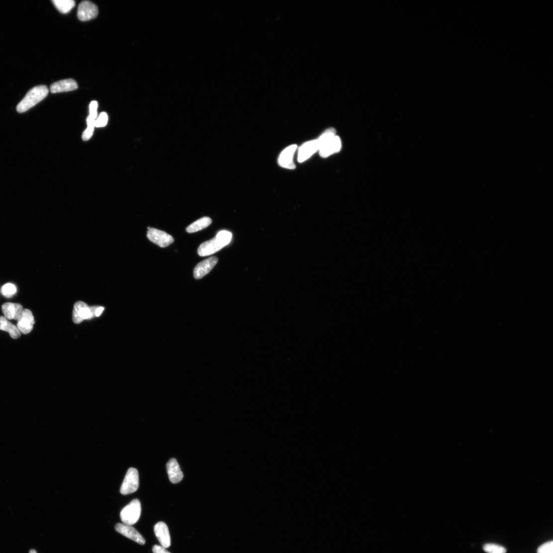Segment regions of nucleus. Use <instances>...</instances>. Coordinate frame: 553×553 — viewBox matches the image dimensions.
Instances as JSON below:
<instances>
[{
    "mask_svg": "<svg viewBox=\"0 0 553 553\" xmlns=\"http://www.w3.org/2000/svg\"><path fill=\"white\" fill-rule=\"evenodd\" d=\"M335 130L330 128L326 131L318 139L320 155L323 158L339 152L341 149V140L335 134Z\"/></svg>",
    "mask_w": 553,
    "mask_h": 553,
    "instance_id": "obj_1",
    "label": "nucleus"
},
{
    "mask_svg": "<svg viewBox=\"0 0 553 553\" xmlns=\"http://www.w3.org/2000/svg\"><path fill=\"white\" fill-rule=\"evenodd\" d=\"M49 89L46 86H35L30 90L24 99L17 105V111L24 113L43 100L48 95Z\"/></svg>",
    "mask_w": 553,
    "mask_h": 553,
    "instance_id": "obj_2",
    "label": "nucleus"
},
{
    "mask_svg": "<svg viewBox=\"0 0 553 553\" xmlns=\"http://www.w3.org/2000/svg\"><path fill=\"white\" fill-rule=\"evenodd\" d=\"M141 511L140 502L137 499H134L121 510L120 514L121 522L126 525H135L140 518Z\"/></svg>",
    "mask_w": 553,
    "mask_h": 553,
    "instance_id": "obj_3",
    "label": "nucleus"
},
{
    "mask_svg": "<svg viewBox=\"0 0 553 553\" xmlns=\"http://www.w3.org/2000/svg\"><path fill=\"white\" fill-rule=\"evenodd\" d=\"M98 308L97 306L89 307L82 301L77 302L73 311L74 323L79 324L84 320H90L96 317V311Z\"/></svg>",
    "mask_w": 553,
    "mask_h": 553,
    "instance_id": "obj_4",
    "label": "nucleus"
},
{
    "mask_svg": "<svg viewBox=\"0 0 553 553\" xmlns=\"http://www.w3.org/2000/svg\"><path fill=\"white\" fill-rule=\"evenodd\" d=\"M138 487V472L136 469L130 468L124 478L120 489V492L122 495H128L136 492Z\"/></svg>",
    "mask_w": 553,
    "mask_h": 553,
    "instance_id": "obj_5",
    "label": "nucleus"
},
{
    "mask_svg": "<svg viewBox=\"0 0 553 553\" xmlns=\"http://www.w3.org/2000/svg\"><path fill=\"white\" fill-rule=\"evenodd\" d=\"M229 243L217 235L211 240L204 242L198 248V254L202 257L211 255L221 250Z\"/></svg>",
    "mask_w": 553,
    "mask_h": 553,
    "instance_id": "obj_6",
    "label": "nucleus"
},
{
    "mask_svg": "<svg viewBox=\"0 0 553 553\" xmlns=\"http://www.w3.org/2000/svg\"><path fill=\"white\" fill-rule=\"evenodd\" d=\"M148 229V238L159 246L165 247L173 243V237L165 231L150 227Z\"/></svg>",
    "mask_w": 553,
    "mask_h": 553,
    "instance_id": "obj_7",
    "label": "nucleus"
},
{
    "mask_svg": "<svg viewBox=\"0 0 553 553\" xmlns=\"http://www.w3.org/2000/svg\"><path fill=\"white\" fill-rule=\"evenodd\" d=\"M99 13L98 6L89 1L82 2L79 6L78 16L80 20L87 21L96 18Z\"/></svg>",
    "mask_w": 553,
    "mask_h": 553,
    "instance_id": "obj_8",
    "label": "nucleus"
},
{
    "mask_svg": "<svg viewBox=\"0 0 553 553\" xmlns=\"http://www.w3.org/2000/svg\"><path fill=\"white\" fill-rule=\"evenodd\" d=\"M115 530L123 535V536L141 545H144L146 543L145 540L141 535L132 526L126 525L123 524H117L115 527Z\"/></svg>",
    "mask_w": 553,
    "mask_h": 553,
    "instance_id": "obj_9",
    "label": "nucleus"
},
{
    "mask_svg": "<svg viewBox=\"0 0 553 553\" xmlns=\"http://www.w3.org/2000/svg\"><path fill=\"white\" fill-rule=\"evenodd\" d=\"M34 323V318L32 312L29 310L25 309L17 320L16 327L21 333L27 334L33 330Z\"/></svg>",
    "mask_w": 553,
    "mask_h": 553,
    "instance_id": "obj_10",
    "label": "nucleus"
},
{
    "mask_svg": "<svg viewBox=\"0 0 553 553\" xmlns=\"http://www.w3.org/2000/svg\"><path fill=\"white\" fill-rule=\"evenodd\" d=\"M219 259L217 257L208 258L196 265L194 269V277L196 279H200L208 274L214 268Z\"/></svg>",
    "mask_w": 553,
    "mask_h": 553,
    "instance_id": "obj_11",
    "label": "nucleus"
},
{
    "mask_svg": "<svg viewBox=\"0 0 553 553\" xmlns=\"http://www.w3.org/2000/svg\"><path fill=\"white\" fill-rule=\"evenodd\" d=\"M297 148L296 145H292L285 148L281 152L278 159L279 165L281 167L291 170L295 169L296 166L293 162V157Z\"/></svg>",
    "mask_w": 553,
    "mask_h": 553,
    "instance_id": "obj_12",
    "label": "nucleus"
},
{
    "mask_svg": "<svg viewBox=\"0 0 553 553\" xmlns=\"http://www.w3.org/2000/svg\"><path fill=\"white\" fill-rule=\"evenodd\" d=\"M317 151H319V143L318 139L311 140L306 142L299 148L298 154V160L299 163L306 161Z\"/></svg>",
    "mask_w": 553,
    "mask_h": 553,
    "instance_id": "obj_13",
    "label": "nucleus"
},
{
    "mask_svg": "<svg viewBox=\"0 0 553 553\" xmlns=\"http://www.w3.org/2000/svg\"><path fill=\"white\" fill-rule=\"evenodd\" d=\"M156 537L161 546L165 549L171 546V538L167 525L164 522H159L154 526Z\"/></svg>",
    "mask_w": 553,
    "mask_h": 553,
    "instance_id": "obj_14",
    "label": "nucleus"
},
{
    "mask_svg": "<svg viewBox=\"0 0 553 553\" xmlns=\"http://www.w3.org/2000/svg\"><path fill=\"white\" fill-rule=\"evenodd\" d=\"M78 85L75 80L68 79L61 80L52 84L50 86L52 94L69 92L76 90Z\"/></svg>",
    "mask_w": 553,
    "mask_h": 553,
    "instance_id": "obj_15",
    "label": "nucleus"
},
{
    "mask_svg": "<svg viewBox=\"0 0 553 553\" xmlns=\"http://www.w3.org/2000/svg\"><path fill=\"white\" fill-rule=\"evenodd\" d=\"M167 470L172 483L177 484L181 482L184 477V474L176 459L171 458L168 462Z\"/></svg>",
    "mask_w": 553,
    "mask_h": 553,
    "instance_id": "obj_16",
    "label": "nucleus"
},
{
    "mask_svg": "<svg viewBox=\"0 0 553 553\" xmlns=\"http://www.w3.org/2000/svg\"><path fill=\"white\" fill-rule=\"evenodd\" d=\"M23 307L19 303L7 302L2 306V311L4 317L7 320H17L23 311Z\"/></svg>",
    "mask_w": 553,
    "mask_h": 553,
    "instance_id": "obj_17",
    "label": "nucleus"
},
{
    "mask_svg": "<svg viewBox=\"0 0 553 553\" xmlns=\"http://www.w3.org/2000/svg\"><path fill=\"white\" fill-rule=\"evenodd\" d=\"M0 330L8 332L14 339L18 338L21 335L17 327L10 323L4 316H0Z\"/></svg>",
    "mask_w": 553,
    "mask_h": 553,
    "instance_id": "obj_18",
    "label": "nucleus"
},
{
    "mask_svg": "<svg viewBox=\"0 0 553 553\" xmlns=\"http://www.w3.org/2000/svg\"><path fill=\"white\" fill-rule=\"evenodd\" d=\"M212 222V221L210 218L204 217L188 226L186 230L189 233H195L207 228Z\"/></svg>",
    "mask_w": 553,
    "mask_h": 553,
    "instance_id": "obj_19",
    "label": "nucleus"
},
{
    "mask_svg": "<svg viewBox=\"0 0 553 553\" xmlns=\"http://www.w3.org/2000/svg\"><path fill=\"white\" fill-rule=\"evenodd\" d=\"M52 2L57 9L62 13H68L76 5L74 0H53Z\"/></svg>",
    "mask_w": 553,
    "mask_h": 553,
    "instance_id": "obj_20",
    "label": "nucleus"
},
{
    "mask_svg": "<svg viewBox=\"0 0 553 553\" xmlns=\"http://www.w3.org/2000/svg\"><path fill=\"white\" fill-rule=\"evenodd\" d=\"M17 292L15 285L12 283H7L3 285L1 290L2 295L6 298H12Z\"/></svg>",
    "mask_w": 553,
    "mask_h": 553,
    "instance_id": "obj_21",
    "label": "nucleus"
},
{
    "mask_svg": "<svg viewBox=\"0 0 553 553\" xmlns=\"http://www.w3.org/2000/svg\"><path fill=\"white\" fill-rule=\"evenodd\" d=\"M484 551L487 553H506L507 550L500 545L494 544H487L483 547Z\"/></svg>",
    "mask_w": 553,
    "mask_h": 553,
    "instance_id": "obj_22",
    "label": "nucleus"
},
{
    "mask_svg": "<svg viewBox=\"0 0 553 553\" xmlns=\"http://www.w3.org/2000/svg\"><path fill=\"white\" fill-rule=\"evenodd\" d=\"M108 115L106 112L101 113L96 120L95 127L99 128L105 126L108 122Z\"/></svg>",
    "mask_w": 553,
    "mask_h": 553,
    "instance_id": "obj_23",
    "label": "nucleus"
},
{
    "mask_svg": "<svg viewBox=\"0 0 553 553\" xmlns=\"http://www.w3.org/2000/svg\"><path fill=\"white\" fill-rule=\"evenodd\" d=\"M553 541L548 542L541 545L538 549V553H553Z\"/></svg>",
    "mask_w": 553,
    "mask_h": 553,
    "instance_id": "obj_24",
    "label": "nucleus"
},
{
    "mask_svg": "<svg viewBox=\"0 0 553 553\" xmlns=\"http://www.w3.org/2000/svg\"><path fill=\"white\" fill-rule=\"evenodd\" d=\"M98 107V102L96 101H92L90 106H89V112H90V114H89V116L96 118L97 116Z\"/></svg>",
    "mask_w": 553,
    "mask_h": 553,
    "instance_id": "obj_25",
    "label": "nucleus"
},
{
    "mask_svg": "<svg viewBox=\"0 0 553 553\" xmlns=\"http://www.w3.org/2000/svg\"><path fill=\"white\" fill-rule=\"evenodd\" d=\"M153 553H171L161 546L155 545L152 549Z\"/></svg>",
    "mask_w": 553,
    "mask_h": 553,
    "instance_id": "obj_26",
    "label": "nucleus"
},
{
    "mask_svg": "<svg viewBox=\"0 0 553 553\" xmlns=\"http://www.w3.org/2000/svg\"><path fill=\"white\" fill-rule=\"evenodd\" d=\"M104 309H105V308L104 307H98V308L97 309V310L96 311V317L100 316L102 314L103 312L104 311Z\"/></svg>",
    "mask_w": 553,
    "mask_h": 553,
    "instance_id": "obj_27",
    "label": "nucleus"
},
{
    "mask_svg": "<svg viewBox=\"0 0 553 553\" xmlns=\"http://www.w3.org/2000/svg\"><path fill=\"white\" fill-rule=\"evenodd\" d=\"M29 553H37V552H36V551L32 549L29 551Z\"/></svg>",
    "mask_w": 553,
    "mask_h": 553,
    "instance_id": "obj_28",
    "label": "nucleus"
}]
</instances>
